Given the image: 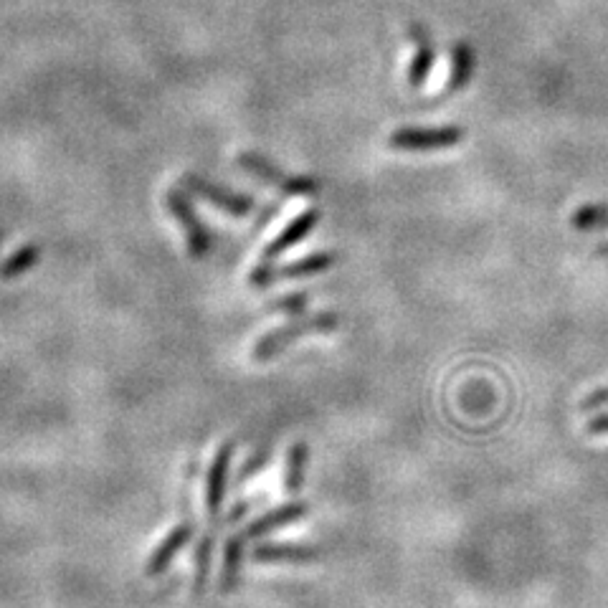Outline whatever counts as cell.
Wrapping results in <instances>:
<instances>
[{"instance_id":"obj_1","label":"cell","mask_w":608,"mask_h":608,"mask_svg":"<svg viewBox=\"0 0 608 608\" xmlns=\"http://www.w3.org/2000/svg\"><path fill=\"white\" fill-rule=\"evenodd\" d=\"M337 327H340V317H337L335 312H322V315L307 317V320L294 322V325H284L279 327V330L269 332V335L259 337L254 350H251V358H254L256 363H264V360H272L277 358L279 353H284L299 337L325 335V332H335Z\"/></svg>"},{"instance_id":"obj_2","label":"cell","mask_w":608,"mask_h":608,"mask_svg":"<svg viewBox=\"0 0 608 608\" xmlns=\"http://www.w3.org/2000/svg\"><path fill=\"white\" fill-rule=\"evenodd\" d=\"M239 165L246 170V173L254 175V178L264 180L266 185L277 188L279 193H284V196L312 198L322 190L320 180L317 178H310V175L287 173V170H282L279 165H274L269 158L259 155V152H241Z\"/></svg>"},{"instance_id":"obj_3","label":"cell","mask_w":608,"mask_h":608,"mask_svg":"<svg viewBox=\"0 0 608 608\" xmlns=\"http://www.w3.org/2000/svg\"><path fill=\"white\" fill-rule=\"evenodd\" d=\"M165 203H168V211L173 213V218L178 221V226L183 228L185 241H188V254L193 259H203V256L211 254V234L208 228L203 226L201 216L196 213V206L190 203L185 188H170L165 193Z\"/></svg>"},{"instance_id":"obj_4","label":"cell","mask_w":608,"mask_h":608,"mask_svg":"<svg viewBox=\"0 0 608 608\" xmlns=\"http://www.w3.org/2000/svg\"><path fill=\"white\" fill-rule=\"evenodd\" d=\"M464 140V130L456 125L446 127H403L388 137V145L393 150H406V152H431V150H444V147H454Z\"/></svg>"},{"instance_id":"obj_5","label":"cell","mask_w":608,"mask_h":608,"mask_svg":"<svg viewBox=\"0 0 608 608\" xmlns=\"http://www.w3.org/2000/svg\"><path fill=\"white\" fill-rule=\"evenodd\" d=\"M180 185H183L185 190H190L193 196L203 198L206 203H211V206H216L218 211L228 213V216H249L251 211H254V198L251 196H241V193H234V190L223 188V185L213 183L211 178H203V175H183L180 178Z\"/></svg>"},{"instance_id":"obj_6","label":"cell","mask_w":608,"mask_h":608,"mask_svg":"<svg viewBox=\"0 0 608 608\" xmlns=\"http://www.w3.org/2000/svg\"><path fill=\"white\" fill-rule=\"evenodd\" d=\"M234 441H223L218 446L216 456H213L211 469H208L206 477V507L213 517L221 512L223 500H226V484H228V472H231V459H234Z\"/></svg>"},{"instance_id":"obj_7","label":"cell","mask_w":608,"mask_h":608,"mask_svg":"<svg viewBox=\"0 0 608 608\" xmlns=\"http://www.w3.org/2000/svg\"><path fill=\"white\" fill-rule=\"evenodd\" d=\"M408 36H411L413 46H416L411 66H408V87L421 89L426 84V79H429L431 69H434L436 46L431 41V33L421 23H411L408 26Z\"/></svg>"},{"instance_id":"obj_8","label":"cell","mask_w":608,"mask_h":608,"mask_svg":"<svg viewBox=\"0 0 608 608\" xmlns=\"http://www.w3.org/2000/svg\"><path fill=\"white\" fill-rule=\"evenodd\" d=\"M317 221H320V211H317V208H307L304 213H299V216L294 218L292 223H287V226H284V231H279L277 239H274L272 244H266L261 259L274 261L277 256H282L284 251H289L292 246H297L299 241L307 239V236L315 231Z\"/></svg>"},{"instance_id":"obj_9","label":"cell","mask_w":608,"mask_h":608,"mask_svg":"<svg viewBox=\"0 0 608 608\" xmlns=\"http://www.w3.org/2000/svg\"><path fill=\"white\" fill-rule=\"evenodd\" d=\"M307 512H310V505H307V502H289V505L277 507V510L266 512V515H261L259 520L251 522V525L244 530V540H256V538H264V535H272V532L282 530V527L307 517Z\"/></svg>"},{"instance_id":"obj_10","label":"cell","mask_w":608,"mask_h":608,"mask_svg":"<svg viewBox=\"0 0 608 608\" xmlns=\"http://www.w3.org/2000/svg\"><path fill=\"white\" fill-rule=\"evenodd\" d=\"M190 538H193V522L185 520V522H180V525H175L173 530H170L168 538H165L158 548L152 550L150 560H147V568H145L147 576L152 578V576H160V573H165L168 565L173 563L175 555H178L180 550L190 543Z\"/></svg>"},{"instance_id":"obj_11","label":"cell","mask_w":608,"mask_h":608,"mask_svg":"<svg viewBox=\"0 0 608 608\" xmlns=\"http://www.w3.org/2000/svg\"><path fill=\"white\" fill-rule=\"evenodd\" d=\"M474 69H477V54H474L472 44L467 41H456L454 49H451V71H449V82L441 89L439 97H451V94H459L462 89H467V84L472 82Z\"/></svg>"},{"instance_id":"obj_12","label":"cell","mask_w":608,"mask_h":608,"mask_svg":"<svg viewBox=\"0 0 608 608\" xmlns=\"http://www.w3.org/2000/svg\"><path fill=\"white\" fill-rule=\"evenodd\" d=\"M251 558L259 563H312L320 558V550L315 545L264 543L251 550Z\"/></svg>"},{"instance_id":"obj_13","label":"cell","mask_w":608,"mask_h":608,"mask_svg":"<svg viewBox=\"0 0 608 608\" xmlns=\"http://www.w3.org/2000/svg\"><path fill=\"white\" fill-rule=\"evenodd\" d=\"M241 568H244V535L231 538L223 548V568H221V593H234L239 588Z\"/></svg>"},{"instance_id":"obj_14","label":"cell","mask_w":608,"mask_h":608,"mask_svg":"<svg viewBox=\"0 0 608 608\" xmlns=\"http://www.w3.org/2000/svg\"><path fill=\"white\" fill-rule=\"evenodd\" d=\"M41 254H44V249H41L36 241L23 244L21 249L13 251L6 261H0V279H3V282H11V279L23 277V274L31 272L33 266L38 264Z\"/></svg>"},{"instance_id":"obj_15","label":"cell","mask_w":608,"mask_h":608,"mask_svg":"<svg viewBox=\"0 0 608 608\" xmlns=\"http://www.w3.org/2000/svg\"><path fill=\"white\" fill-rule=\"evenodd\" d=\"M307 464H310V446L304 441H297V444L289 449L287 456V472H284V489L289 494H299L304 487V477H307Z\"/></svg>"},{"instance_id":"obj_16","label":"cell","mask_w":608,"mask_h":608,"mask_svg":"<svg viewBox=\"0 0 608 608\" xmlns=\"http://www.w3.org/2000/svg\"><path fill=\"white\" fill-rule=\"evenodd\" d=\"M337 261V256L332 251H317V254L302 256V259L292 261L284 269H279V277L284 279H302V277H312V274L327 272L332 264Z\"/></svg>"},{"instance_id":"obj_17","label":"cell","mask_w":608,"mask_h":608,"mask_svg":"<svg viewBox=\"0 0 608 608\" xmlns=\"http://www.w3.org/2000/svg\"><path fill=\"white\" fill-rule=\"evenodd\" d=\"M573 226L578 231H608V206L606 203H586L573 213Z\"/></svg>"},{"instance_id":"obj_18","label":"cell","mask_w":608,"mask_h":608,"mask_svg":"<svg viewBox=\"0 0 608 608\" xmlns=\"http://www.w3.org/2000/svg\"><path fill=\"white\" fill-rule=\"evenodd\" d=\"M211 553H213V538H206L198 543L196 548V593H203L208 583V573H211Z\"/></svg>"},{"instance_id":"obj_19","label":"cell","mask_w":608,"mask_h":608,"mask_svg":"<svg viewBox=\"0 0 608 608\" xmlns=\"http://www.w3.org/2000/svg\"><path fill=\"white\" fill-rule=\"evenodd\" d=\"M307 304H310V294H289V297L282 299H274L272 304H269V312H284V315H302L304 310H307Z\"/></svg>"},{"instance_id":"obj_20","label":"cell","mask_w":608,"mask_h":608,"mask_svg":"<svg viewBox=\"0 0 608 608\" xmlns=\"http://www.w3.org/2000/svg\"><path fill=\"white\" fill-rule=\"evenodd\" d=\"M277 277H279V272L274 269V261L261 259L259 264H256L254 269L249 272V284L254 289H266V287H272L274 279Z\"/></svg>"},{"instance_id":"obj_21","label":"cell","mask_w":608,"mask_h":608,"mask_svg":"<svg viewBox=\"0 0 608 608\" xmlns=\"http://www.w3.org/2000/svg\"><path fill=\"white\" fill-rule=\"evenodd\" d=\"M266 459H269V451H261L259 456H254V459L246 464V469H241V482H244V479H251L256 472H261V467L266 464Z\"/></svg>"},{"instance_id":"obj_22","label":"cell","mask_w":608,"mask_h":608,"mask_svg":"<svg viewBox=\"0 0 608 608\" xmlns=\"http://www.w3.org/2000/svg\"><path fill=\"white\" fill-rule=\"evenodd\" d=\"M601 406H608V388H598V391H593L591 396L583 401V408H586V411H591V408H601Z\"/></svg>"},{"instance_id":"obj_23","label":"cell","mask_w":608,"mask_h":608,"mask_svg":"<svg viewBox=\"0 0 608 608\" xmlns=\"http://www.w3.org/2000/svg\"><path fill=\"white\" fill-rule=\"evenodd\" d=\"M588 431H591V434H608V413H601V416L593 418L591 424H588Z\"/></svg>"},{"instance_id":"obj_24","label":"cell","mask_w":608,"mask_h":608,"mask_svg":"<svg viewBox=\"0 0 608 608\" xmlns=\"http://www.w3.org/2000/svg\"><path fill=\"white\" fill-rule=\"evenodd\" d=\"M596 256H601V259H608V241H598Z\"/></svg>"},{"instance_id":"obj_25","label":"cell","mask_w":608,"mask_h":608,"mask_svg":"<svg viewBox=\"0 0 608 608\" xmlns=\"http://www.w3.org/2000/svg\"><path fill=\"white\" fill-rule=\"evenodd\" d=\"M3 236L6 234H3V228H0V246H3Z\"/></svg>"}]
</instances>
